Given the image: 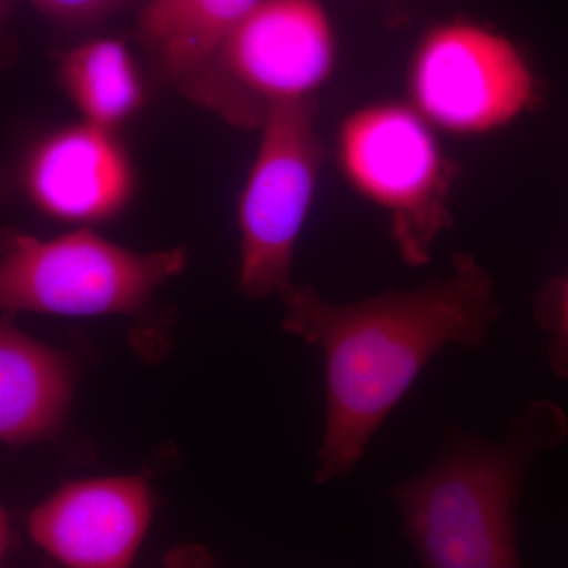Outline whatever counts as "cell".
Listing matches in <instances>:
<instances>
[{"instance_id":"6da1fadb","label":"cell","mask_w":568,"mask_h":568,"mask_svg":"<svg viewBox=\"0 0 568 568\" xmlns=\"http://www.w3.org/2000/svg\"><path fill=\"white\" fill-rule=\"evenodd\" d=\"M278 297L283 331L323 354L317 485L353 474L433 358L447 346L481 349L500 316L493 276L469 253L455 254L446 276L353 304L327 301L310 284Z\"/></svg>"},{"instance_id":"7a4b0ae2","label":"cell","mask_w":568,"mask_h":568,"mask_svg":"<svg viewBox=\"0 0 568 568\" xmlns=\"http://www.w3.org/2000/svg\"><path fill=\"white\" fill-rule=\"evenodd\" d=\"M567 437L566 409L552 399H536L508 422L500 439L454 432L417 476L384 489L420 566H521L523 485L534 463Z\"/></svg>"},{"instance_id":"3957f363","label":"cell","mask_w":568,"mask_h":568,"mask_svg":"<svg viewBox=\"0 0 568 568\" xmlns=\"http://www.w3.org/2000/svg\"><path fill=\"white\" fill-rule=\"evenodd\" d=\"M186 267L182 248L133 252L81 226L54 239L0 230V313L142 316Z\"/></svg>"},{"instance_id":"277c9868","label":"cell","mask_w":568,"mask_h":568,"mask_svg":"<svg viewBox=\"0 0 568 568\" xmlns=\"http://www.w3.org/2000/svg\"><path fill=\"white\" fill-rule=\"evenodd\" d=\"M335 61L320 0H261L181 92L237 129L260 130L272 108L315 100Z\"/></svg>"},{"instance_id":"5b68a950","label":"cell","mask_w":568,"mask_h":568,"mask_svg":"<svg viewBox=\"0 0 568 568\" xmlns=\"http://www.w3.org/2000/svg\"><path fill=\"white\" fill-rule=\"evenodd\" d=\"M336 156L351 189L388 216L403 263H429L454 223L448 200L457 174L435 126L410 104H365L339 126Z\"/></svg>"},{"instance_id":"8992f818","label":"cell","mask_w":568,"mask_h":568,"mask_svg":"<svg viewBox=\"0 0 568 568\" xmlns=\"http://www.w3.org/2000/svg\"><path fill=\"white\" fill-rule=\"evenodd\" d=\"M239 201V290L250 301L280 295L293 284L295 248L315 200L324 149L315 100L272 108Z\"/></svg>"},{"instance_id":"52a82bcc","label":"cell","mask_w":568,"mask_h":568,"mask_svg":"<svg viewBox=\"0 0 568 568\" xmlns=\"http://www.w3.org/2000/svg\"><path fill=\"white\" fill-rule=\"evenodd\" d=\"M410 106L458 136L496 132L532 110L538 84L523 51L469 21L444 22L418 41L409 67Z\"/></svg>"},{"instance_id":"ba28073f","label":"cell","mask_w":568,"mask_h":568,"mask_svg":"<svg viewBox=\"0 0 568 568\" xmlns=\"http://www.w3.org/2000/svg\"><path fill=\"white\" fill-rule=\"evenodd\" d=\"M156 499L140 476L71 480L29 515L33 544L62 566H132L149 529Z\"/></svg>"},{"instance_id":"9c48e42d","label":"cell","mask_w":568,"mask_h":568,"mask_svg":"<svg viewBox=\"0 0 568 568\" xmlns=\"http://www.w3.org/2000/svg\"><path fill=\"white\" fill-rule=\"evenodd\" d=\"M22 179L40 212L81 226L115 219L134 193L133 164L115 132L85 121L43 138Z\"/></svg>"},{"instance_id":"30bf717a","label":"cell","mask_w":568,"mask_h":568,"mask_svg":"<svg viewBox=\"0 0 568 568\" xmlns=\"http://www.w3.org/2000/svg\"><path fill=\"white\" fill-rule=\"evenodd\" d=\"M80 366L73 354L32 338L0 316V444L20 447L61 435Z\"/></svg>"},{"instance_id":"8fae6325","label":"cell","mask_w":568,"mask_h":568,"mask_svg":"<svg viewBox=\"0 0 568 568\" xmlns=\"http://www.w3.org/2000/svg\"><path fill=\"white\" fill-rule=\"evenodd\" d=\"M59 80L82 119L102 129H121L144 106L145 91L129 48L97 39L63 55Z\"/></svg>"},{"instance_id":"7c38bea8","label":"cell","mask_w":568,"mask_h":568,"mask_svg":"<svg viewBox=\"0 0 568 568\" xmlns=\"http://www.w3.org/2000/svg\"><path fill=\"white\" fill-rule=\"evenodd\" d=\"M261 0H193L166 41L153 52L179 91L200 73L227 32Z\"/></svg>"},{"instance_id":"4fadbf2b","label":"cell","mask_w":568,"mask_h":568,"mask_svg":"<svg viewBox=\"0 0 568 568\" xmlns=\"http://www.w3.org/2000/svg\"><path fill=\"white\" fill-rule=\"evenodd\" d=\"M534 315L548 334L547 358L552 375L568 383V272L540 291Z\"/></svg>"},{"instance_id":"5bb4252c","label":"cell","mask_w":568,"mask_h":568,"mask_svg":"<svg viewBox=\"0 0 568 568\" xmlns=\"http://www.w3.org/2000/svg\"><path fill=\"white\" fill-rule=\"evenodd\" d=\"M51 20L69 26L93 24L112 17L136 0H31Z\"/></svg>"},{"instance_id":"9a60e30c","label":"cell","mask_w":568,"mask_h":568,"mask_svg":"<svg viewBox=\"0 0 568 568\" xmlns=\"http://www.w3.org/2000/svg\"><path fill=\"white\" fill-rule=\"evenodd\" d=\"M193 0H148L138 20V36L155 52L174 32Z\"/></svg>"},{"instance_id":"2e32d148","label":"cell","mask_w":568,"mask_h":568,"mask_svg":"<svg viewBox=\"0 0 568 568\" xmlns=\"http://www.w3.org/2000/svg\"><path fill=\"white\" fill-rule=\"evenodd\" d=\"M13 529L6 508L0 506V564L9 556L11 547H13Z\"/></svg>"},{"instance_id":"e0dca14e","label":"cell","mask_w":568,"mask_h":568,"mask_svg":"<svg viewBox=\"0 0 568 568\" xmlns=\"http://www.w3.org/2000/svg\"><path fill=\"white\" fill-rule=\"evenodd\" d=\"M7 13H9V0H0V24L6 20Z\"/></svg>"}]
</instances>
